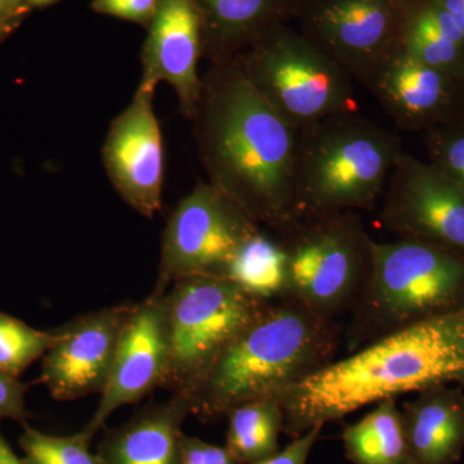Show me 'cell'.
<instances>
[{
    "label": "cell",
    "instance_id": "cell-1",
    "mask_svg": "<svg viewBox=\"0 0 464 464\" xmlns=\"http://www.w3.org/2000/svg\"><path fill=\"white\" fill-rule=\"evenodd\" d=\"M191 121L210 185L261 227L280 232L301 219L295 181L298 130L262 99L237 61L210 63Z\"/></svg>",
    "mask_w": 464,
    "mask_h": 464
},
{
    "label": "cell",
    "instance_id": "cell-33",
    "mask_svg": "<svg viewBox=\"0 0 464 464\" xmlns=\"http://www.w3.org/2000/svg\"><path fill=\"white\" fill-rule=\"evenodd\" d=\"M0 464H27L24 458L18 457L7 440L0 433Z\"/></svg>",
    "mask_w": 464,
    "mask_h": 464
},
{
    "label": "cell",
    "instance_id": "cell-18",
    "mask_svg": "<svg viewBox=\"0 0 464 464\" xmlns=\"http://www.w3.org/2000/svg\"><path fill=\"white\" fill-rule=\"evenodd\" d=\"M203 57L228 63L266 32L297 20L304 0H197Z\"/></svg>",
    "mask_w": 464,
    "mask_h": 464
},
{
    "label": "cell",
    "instance_id": "cell-34",
    "mask_svg": "<svg viewBox=\"0 0 464 464\" xmlns=\"http://www.w3.org/2000/svg\"><path fill=\"white\" fill-rule=\"evenodd\" d=\"M5 5L17 16L24 17L29 12V8L24 0H5Z\"/></svg>",
    "mask_w": 464,
    "mask_h": 464
},
{
    "label": "cell",
    "instance_id": "cell-13",
    "mask_svg": "<svg viewBox=\"0 0 464 464\" xmlns=\"http://www.w3.org/2000/svg\"><path fill=\"white\" fill-rule=\"evenodd\" d=\"M167 289L155 285L151 295L134 304L125 324L96 413L84 427L96 435L110 415L166 386L170 364Z\"/></svg>",
    "mask_w": 464,
    "mask_h": 464
},
{
    "label": "cell",
    "instance_id": "cell-24",
    "mask_svg": "<svg viewBox=\"0 0 464 464\" xmlns=\"http://www.w3.org/2000/svg\"><path fill=\"white\" fill-rule=\"evenodd\" d=\"M60 329L39 331L0 311V371L20 377L60 340Z\"/></svg>",
    "mask_w": 464,
    "mask_h": 464
},
{
    "label": "cell",
    "instance_id": "cell-7",
    "mask_svg": "<svg viewBox=\"0 0 464 464\" xmlns=\"http://www.w3.org/2000/svg\"><path fill=\"white\" fill-rule=\"evenodd\" d=\"M286 256L285 297L337 322L350 313L368 282L372 243L355 212L298 219L275 232Z\"/></svg>",
    "mask_w": 464,
    "mask_h": 464
},
{
    "label": "cell",
    "instance_id": "cell-15",
    "mask_svg": "<svg viewBox=\"0 0 464 464\" xmlns=\"http://www.w3.org/2000/svg\"><path fill=\"white\" fill-rule=\"evenodd\" d=\"M143 43L142 83L166 82L179 100V112L194 118L199 103L203 27L197 0H160Z\"/></svg>",
    "mask_w": 464,
    "mask_h": 464
},
{
    "label": "cell",
    "instance_id": "cell-5",
    "mask_svg": "<svg viewBox=\"0 0 464 464\" xmlns=\"http://www.w3.org/2000/svg\"><path fill=\"white\" fill-rule=\"evenodd\" d=\"M404 152L396 134L357 112L298 130L295 181L299 217L372 210Z\"/></svg>",
    "mask_w": 464,
    "mask_h": 464
},
{
    "label": "cell",
    "instance_id": "cell-29",
    "mask_svg": "<svg viewBox=\"0 0 464 464\" xmlns=\"http://www.w3.org/2000/svg\"><path fill=\"white\" fill-rule=\"evenodd\" d=\"M179 464H240L226 447L183 436Z\"/></svg>",
    "mask_w": 464,
    "mask_h": 464
},
{
    "label": "cell",
    "instance_id": "cell-8",
    "mask_svg": "<svg viewBox=\"0 0 464 464\" xmlns=\"http://www.w3.org/2000/svg\"><path fill=\"white\" fill-rule=\"evenodd\" d=\"M166 304L170 364L164 387L185 392L270 302L227 277L190 276L173 283Z\"/></svg>",
    "mask_w": 464,
    "mask_h": 464
},
{
    "label": "cell",
    "instance_id": "cell-32",
    "mask_svg": "<svg viewBox=\"0 0 464 464\" xmlns=\"http://www.w3.org/2000/svg\"><path fill=\"white\" fill-rule=\"evenodd\" d=\"M450 121L464 125V79L457 83Z\"/></svg>",
    "mask_w": 464,
    "mask_h": 464
},
{
    "label": "cell",
    "instance_id": "cell-9",
    "mask_svg": "<svg viewBox=\"0 0 464 464\" xmlns=\"http://www.w3.org/2000/svg\"><path fill=\"white\" fill-rule=\"evenodd\" d=\"M261 228L224 192L198 183L168 221L157 286L168 289L183 277H225L241 246Z\"/></svg>",
    "mask_w": 464,
    "mask_h": 464
},
{
    "label": "cell",
    "instance_id": "cell-26",
    "mask_svg": "<svg viewBox=\"0 0 464 464\" xmlns=\"http://www.w3.org/2000/svg\"><path fill=\"white\" fill-rule=\"evenodd\" d=\"M430 163L464 191V125L449 121L424 132Z\"/></svg>",
    "mask_w": 464,
    "mask_h": 464
},
{
    "label": "cell",
    "instance_id": "cell-10",
    "mask_svg": "<svg viewBox=\"0 0 464 464\" xmlns=\"http://www.w3.org/2000/svg\"><path fill=\"white\" fill-rule=\"evenodd\" d=\"M411 0H304L301 33L362 83L401 47Z\"/></svg>",
    "mask_w": 464,
    "mask_h": 464
},
{
    "label": "cell",
    "instance_id": "cell-20",
    "mask_svg": "<svg viewBox=\"0 0 464 464\" xmlns=\"http://www.w3.org/2000/svg\"><path fill=\"white\" fill-rule=\"evenodd\" d=\"M402 50L423 65L464 79V35L438 0H411L401 39Z\"/></svg>",
    "mask_w": 464,
    "mask_h": 464
},
{
    "label": "cell",
    "instance_id": "cell-2",
    "mask_svg": "<svg viewBox=\"0 0 464 464\" xmlns=\"http://www.w3.org/2000/svg\"><path fill=\"white\" fill-rule=\"evenodd\" d=\"M464 386V310L415 324L333 360L276 396L295 439L366 405L435 384Z\"/></svg>",
    "mask_w": 464,
    "mask_h": 464
},
{
    "label": "cell",
    "instance_id": "cell-12",
    "mask_svg": "<svg viewBox=\"0 0 464 464\" xmlns=\"http://www.w3.org/2000/svg\"><path fill=\"white\" fill-rule=\"evenodd\" d=\"M157 87L140 82L132 102L110 125L102 148L103 167L112 188L146 218L161 208L164 146L155 114Z\"/></svg>",
    "mask_w": 464,
    "mask_h": 464
},
{
    "label": "cell",
    "instance_id": "cell-22",
    "mask_svg": "<svg viewBox=\"0 0 464 464\" xmlns=\"http://www.w3.org/2000/svg\"><path fill=\"white\" fill-rule=\"evenodd\" d=\"M226 449L240 464H258L280 451L284 411L275 398L237 406L227 415Z\"/></svg>",
    "mask_w": 464,
    "mask_h": 464
},
{
    "label": "cell",
    "instance_id": "cell-31",
    "mask_svg": "<svg viewBox=\"0 0 464 464\" xmlns=\"http://www.w3.org/2000/svg\"><path fill=\"white\" fill-rule=\"evenodd\" d=\"M438 2L456 20L457 25L464 35V0H438Z\"/></svg>",
    "mask_w": 464,
    "mask_h": 464
},
{
    "label": "cell",
    "instance_id": "cell-17",
    "mask_svg": "<svg viewBox=\"0 0 464 464\" xmlns=\"http://www.w3.org/2000/svg\"><path fill=\"white\" fill-rule=\"evenodd\" d=\"M188 415L190 405L182 393L146 406L127 423L106 431L96 451L101 464H179Z\"/></svg>",
    "mask_w": 464,
    "mask_h": 464
},
{
    "label": "cell",
    "instance_id": "cell-30",
    "mask_svg": "<svg viewBox=\"0 0 464 464\" xmlns=\"http://www.w3.org/2000/svg\"><path fill=\"white\" fill-rule=\"evenodd\" d=\"M322 430L323 427H314V429L308 430L304 435L293 439L288 447L280 450L276 456L258 464H307L311 449L315 445Z\"/></svg>",
    "mask_w": 464,
    "mask_h": 464
},
{
    "label": "cell",
    "instance_id": "cell-14",
    "mask_svg": "<svg viewBox=\"0 0 464 464\" xmlns=\"http://www.w3.org/2000/svg\"><path fill=\"white\" fill-rule=\"evenodd\" d=\"M132 302L101 308L60 326V340L42 357L39 382L58 401L102 392Z\"/></svg>",
    "mask_w": 464,
    "mask_h": 464
},
{
    "label": "cell",
    "instance_id": "cell-4",
    "mask_svg": "<svg viewBox=\"0 0 464 464\" xmlns=\"http://www.w3.org/2000/svg\"><path fill=\"white\" fill-rule=\"evenodd\" d=\"M462 310L464 255L422 241L373 240L371 274L343 332L346 350Z\"/></svg>",
    "mask_w": 464,
    "mask_h": 464
},
{
    "label": "cell",
    "instance_id": "cell-25",
    "mask_svg": "<svg viewBox=\"0 0 464 464\" xmlns=\"http://www.w3.org/2000/svg\"><path fill=\"white\" fill-rule=\"evenodd\" d=\"M93 438L85 429L75 435L52 436L23 423L20 447L27 464H101L91 451Z\"/></svg>",
    "mask_w": 464,
    "mask_h": 464
},
{
    "label": "cell",
    "instance_id": "cell-16",
    "mask_svg": "<svg viewBox=\"0 0 464 464\" xmlns=\"http://www.w3.org/2000/svg\"><path fill=\"white\" fill-rule=\"evenodd\" d=\"M457 83L450 76L409 56L401 45L362 84L400 130L426 132L451 121Z\"/></svg>",
    "mask_w": 464,
    "mask_h": 464
},
{
    "label": "cell",
    "instance_id": "cell-6",
    "mask_svg": "<svg viewBox=\"0 0 464 464\" xmlns=\"http://www.w3.org/2000/svg\"><path fill=\"white\" fill-rule=\"evenodd\" d=\"M234 60L262 99L295 130L357 112L353 79L288 24L268 30Z\"/></svg>",
    "mask_w": 464,
    "mask_h": 464
},
{
    "label": "cell",
    "instance_id": "cell-37",
    "mask_svg": "<svg viewBox=\"0 0 464 464\" xmlns=\"http://www.w3.org/2000/svg\"><path fill=\"white\" fill-rule=\"evenodd\" d=\"M5 35H7V34L0 32V39L5 38Z\"/></svg>",
    "mask_w": 464,
    "mask_h": 464
},
{
    "label": "cell",
    "instance_id": "cell-36",
    "mask_svg": "<svg viewBox=\"0 0 464 464\" xmlns=\"http://www.w3.org/2000/svg\"><path fill=\"white\" fill-rule=\"evenodd\" d=\"M0 14H5V16L16 18V20H21V18H23L14 14V12L5 5V0H0Z\"/></svg>",
    "mask_w": 464,
    "mask_h": 464
},
{
    "label": "cell",
    "instance_id": "cell-28",
    "mask_svg": "<svg viewBox=\"0 0 464 464\" xmlns=\"http://www.w3.org/2000/svg\"><path fill=\"white\" fill-rule=\"evenodd\" d=\"M29 386L14 375L0 371V420H11L26 423L32 415L26 408Z\"/></svg>",
    "mask_w": 464,
    "mask_h": 464
},
{
    "label": "cell",
    "instance_id": "cell-3",
    "mask_svg": "<svg viewBox=\"0 0 464 464\" xmlns=\"http://www.w3.org/2000/svg\"><path fill=\"white\" fill-rule=\"evenodd\" d=\"M342 331L295 299L270 302L182 393L191 415L204 422L227 417L237 406L280 392L334 360Z\"/></svg>",
    "mask_w": 464,
    "mask_h": 464
},
{
    "label": "cell",
    "instance_id": "cell-23",
    "mask_svg": "<svg viewBox=\"0 0 464 464\" xmlns=\"http://www.w3.org/2000/svg\"><path fill=\"white\" fill-rule=\"evenodd\" d=\"M225 277L262 301L285 297L286 256L277 235L261 228L241 246Z\"/></svg>",
    "mask_w": 464,
    "mask_h": 464
},
{
    "label": "cell",
    "instance_id": "cell-11",
    "mask_svg": "<svg viewBox=\"0 0 464 464\" xmlns=\"http://www.w3.org/2000/svg\"><path fill=\"white\" fill-rule=\"evenodd\" d=\"M382 198L381 224L399 239L464 255V191L433 164L402 152Z\"/></svg>",
    "mask_w": 464,
    "mask_h": 464
},
{
    "label": "cell",
    "instance_id": "cell-21",
    "mask_svg": "<svg viewBox=\"0 0 464 464\" xmlns=\"http://www.w3.org/2000/svg\"><path fill=\"white\" fill-rule=\"evenodd\" d=\"M347 459L353 464H413L396 399L375 404L342 432Z\"/></svg>",
    "mask_w": 464,
    "mask_h": 464
},
{
    "label": "cell",
    "instance_id": "cell-19",
    "mask_svg": "<svg viewBox=\"0 0 464 464\" xmlns=\"http://www.w3.org/2000/svg\"><path fill=\"white\" fill-rule=\"evenodd\" d=\"M413 464H456L464 450V386L418 391L401 409Z\"/></svg>",
    "mask_w": 464,
    "mask_h": 464
},
{
    "label": "cell",
    "instance_id": "cell-35",
    "mask_svg": "<svg viewBox=\"0 0 464 464\" xmlns=\"http://www.w3.org/2000/svg\"><path fill=\"white\" fill-rule=\"evenodd\" d=\"M27 8H44L48 5H54L58 0H24Z\"/></svg>",
    "mask_w": 464,
    "mask_h": 464
},
{
    "label": "cell",
    "instance_id": "cell-27",
    "mask_svg": "<svg viewBox=\"0 0 464 464\" xmlns=\"http://www.w3.org/2000/svg\"><path fill=\"white\" fill-rule=\"evenodd\" d=\"M160 0H93L92 11L105 16L130 21L149 29Z\"/></svg>",
    "mask_w": 464,
    "mask_h": 464
}]
</instances>
